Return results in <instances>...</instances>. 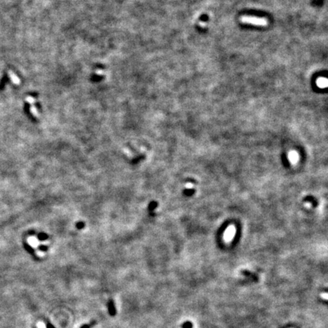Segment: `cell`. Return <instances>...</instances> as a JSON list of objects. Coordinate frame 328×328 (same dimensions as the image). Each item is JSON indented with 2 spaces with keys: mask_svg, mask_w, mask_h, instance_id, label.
Here are the masks:
<instances>
[{
  "mask_svg": "<svg viewBox=\"0 0 328 328\" xmlns=\"http://www.w3.org/2000/svg\"><path fill=\"white\" fill-rule=\"evenodd\" d=\"M46 328H56V327H55V326H53V325L52 324V323H46Z\"/></svg>",
  "mask_w": 328,
  "mask_h": 328,
  "instance_id": "cell-9",
  "label": "cell"
},
{
  "mask_svg": "<svg viewBox=\"0 0 328 328\" xmlns=\"http://www.w3.org/2000/svg\"><path fill=\"white\" fill-rule=\"evenodd\" d=\"M26 101H28V103H34V102L36 101V100H35V99L34 98V97H27V98H26Z\"/></svg>",
  "mask_w": 328,
  "mask_h": 328,
  "instance_id": "cell-7",
  "label": "cell"
},
{
  "mask_svg": "<svg viewBox=\"0 0 328 328\" xmlns=\"http://www.w3.org/2000/svg\"><path fill=\"white\" fill-rule=\"evenodd\" d=\"M235 235H236V228L233 226H230L226 230L224 233V237L227 242H230L233 239Z\"/></svg>",
  "mask_w": 328,
  "mask_h": 328,
  "instance_id": "cell-2",
  "label": "cell"
},
{
  "mask_svg": "<svg viewBox=\"0 0 328 328\" xmlns=\"http://www.w3.org/2000/svg\"><path fill=\"white\" fill-rule=\"evenodd\" d=\"M317 85L320 88H326L327 87V79L326 78H319L317 80Z\"/></svg>",
  "mask_w": 328,
  "mask_h": 328,
  "instance_id": "cell-6",
  "label": "cell"
},
{
  "mask_svg": "<svg viewBox=\"0 0 328 328\" xmlns=\"http://www.w3.org/2000/svg\"><path fill=\"white\" fill-rule=\"evenodd\" d=\"M31 112L33 113L34 115H37V110L36 109V107L34 106H33L32 107H31Z\"/></svg>",
  "mask_w": 328,
  "mask_h": 328,
  "instance_id": "cell-8",
  "label": "cell"
},
{
  "mask_svg": "<svg viewBox=\"0 0 328 328\" xmlns=\"http://www.w3.org/2000/svg\"><path fill=\"white\" fill-rule=\"evenodd\" d=\"M299 154H298L296 151H290V152L289 153L288 159H289V160H290V163H293V164H296V163L299 161Z\"/></svg>",
  "mask_w": 328,
  "mask_h": 328,
  "instance_id": "cell-4",
  "label": "cell"
},
{
  "mask_svg": "<svg viewBox=\"0 0 328 328\" xmlns=\"http://www.w3.org/2000/svg\"><path fill=\"white\" fill-rule=\"evenodd\" d=\"M240 22L244 24L252 25L254 26L265 27L267 25L268 22L263 18L256 17L252 15H243L240 18Z\"/></svg>",
  "mask_w": 328,
  "mask_h": 328,
  "instance_id": "cell-1",
  "label": "cell"
},
{
  "mask_svg": "<svg viewBox=\"0 0 328 328\" xmlns=\"http://www.w3.org/2000/svg\"><path fill=\"white\" fill-rule=\"evenodd\" d=\"M107 307H108V311H109V314H110V316L112 317H114L116 314L117 311H116V308L115 306V303L113 302V300L110 299L109 300L107 303Z\"/></svg>",
  "mask_w": 328,
  "mask_h": 328,
  "instance_id": "cell-3",
  "label": "cell"
},
{
  "mask_svg": "<svg viewBox=\"0 0 328 328\" xmlns=\"http://www.w3.org/2000/svg\"><path fill=\"white\" fill-rule=\"evenodd\" d=\"M8 76H9L11 81L15 84H19L21 83L20 78H19L18 77V76L16 75L12 71L9 70V71H8Z\"/></svg>",
  "mask_w": 328,
  "mask_h": 328,
  "instance_id": "cell-5",
  "label": "cell"
},
{
  "mask_svg": "<svg viewBox=\"0 0 328 328\" xmlns=\"http://www.w3.org/2000/svg\"><path fill=\"white\" fill-rule=\"evenodd\" d=\"M321 297L323 298V299H325V300H326V299H327V293H323V294L321 295Z\"/></svg>",
  "mask_w": 328,
  "mask_h": 328,
  "instance_id": "cell-10",
  "label": "cell"
},
{
  "mask_svg": "<svg viewBox=\"0 0 328 328\" xmlns=\"http://www.w3.org/2000/svg\"><path fill=\"white\" fill-rule=\"evenodd\" d=\"M81 328H91V325L90 324H84L81 326Z\"/></svg>",
  "mask_w": 328,
  "mask_h": 328,
  "instance_id": "cell-11",
  "label": "cell"
}]
</instances>
